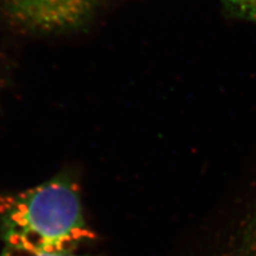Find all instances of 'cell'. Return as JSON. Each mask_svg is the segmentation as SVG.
<instances>
[{"mask_svg": "<svg viewBox=\"0 0 256 256\" xmlns=\"http://www.w3.org/2000/svg\"><path fill=\"white\" fill-rule=\"evenodd\" d=\"M0 237L6 248L75 253L95 240L76 180L68 173L20 192L0 194Z\"/></svg>", "mask_w": 256, "mask_h": 256, "instance_id": "1", "label": "cell"}, {"mask_svg": "<svg viewBox=\"0 0 256 256\" xmlns=\"http://www.w3.org/2000/svg\"><path fill=\"white\" fill-rule=\"evenodd\" d=\"M107 0H0L11 25L28 34H61L90 24Z\"/></svg>", "mask_w": 256, "mask_h": 256, "instance_id": "2", "label": "cell"}, {"mask_svg": "<svg viewBox=\"0 0 256 256\" xmlns=\"http://www.w3.org/2000/svg\"><path fill=\"white\" fill-rule=\"evenodd\" d=\"M230 18L256 24V0H220Z\"/></svg>", "mask_w": 256, "mask_h": 256, "instance_id": "3", "label": "cell"}, {"mask_svg": "<svg viewBox=\"0 0 256 256\" xmlns=\"http://www.w3.org/2000/svg\"><path fill=\"white\" fill-rule=\"evenodd\" d=\"M242 248L256 256V212L250 218L249 222H246L244 228L242 230L239 238L235 242Z\"/></svg>", "mask_w": 256, "mask_h": 256, "instance_id": "4", "label": "cell"}, {"mask_svg": "<svg viewBox=\"0 0 256 256\" xmlns=\"http://www.w3.org/2000/svg\"><path fill=\"white\" fill-rule=\"evenodd\" d=\"M0 256H102V255H78L75 253H36L24 250L13 249V248H4Z\"/></svg>", "mask_w": 256, "mask_h": 256, "instance_id": "5", "label": "cell"}, {"mask_svg": "<svg viewBox=\"0 0 256 256\" xmlns=\"http://www.w3.org/2000/svg\"><path fill=\"white\" fill-rule=\"evenodd\" d=\"M224 256H253V255L244 251L242 248H240L237 244H234V246H232V249L224 254Z\"/></svg>", "mask_w": 256, "mask_h": 256, "instance_id": "6", "label": "cell"}]
</instances>
